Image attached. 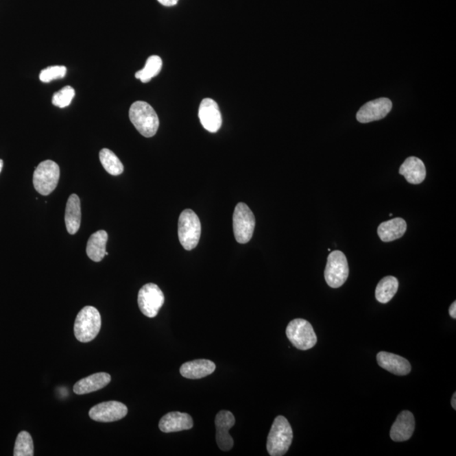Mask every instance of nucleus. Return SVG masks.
Listing matches in <instances>:
<instances>
[{
	"instance_id": "1",
	"label": "nucleus",
	"mask_w": 456,
	"mask_h": 456,
	"mask_svg": "<svg viewBox=\"0 0 456 456\" xmlns=\"http://www.w3.org/2000/svg\"><path fill=\"white\" fill-rule=\"evenodd\" d=\"M131 123L142 136L151 138L158 132L159 118L151 105L145 101H138L130 108Z\"/></svg>"
},
{
	"instance_id": "2",
	"label": "nucleus",
	"mask_w": 456,
	"mask_h": 456,
	"mask_svg": "<svg viewBox=\"0 0 456 456\" xmlns=\"http://www.w3.org/2000/svg\"><path fill=\"white\" fill-rule=\"evenodd\" d=\"M293 433L289 422L283 416H278L274 420L271 431L269 433L267 451L272 456L286 455L293 442Z\"/></svg>"
},
{
	"instance_id": "3",
	"label": "nucleus",
	"mask_w": 456,
	"mask_h": 456,
	"mask_svg": "<svg viewBox=\"0 0 456 456\" xmlns=\"http://www.w3.org/2000/svg\"><path fill=\"white\" fill-rule=\"evenodd\" d=\"M101 326L99 311L93 306H86L80 310L75 319L74 326L75 338L83 343L93 341L99 334Z\"/></svg>"
},
{
	"instance_id": "4",
	"label": "nucleus",
	"mask_w": 456,
	"mask_h": 456,
	"mask_svg": "<svg viewBox=\"0 0 456 456\" xmlns=\"http://www.w3.org/2000/svg\"><path fill=\"white\" fill-rule=\"evenodd\" d=\"M202 235V224L197 215L191 209L184 210L178 220V239L186 250H192L198 245Z\"/></svg>"
},
{
	"instance_id": "5",
	"label": "nucleus",
	"mask_w": 456,
	"mask_h": 456,
	"mask_svg": "<svg viewBox=\"0 0 456 456\" xmlns=\"http://www.w3.org/2000/svg\"><path fill=\"white\" fill-rule=\"evenodd\" d=\"M60 177V169L53 160H43L36 167L34 173V185L36 191L42 195H49L54 191Z\"/></svg>"
},
{
	"instance_id": "6",
	"label": "nucleus",
	"mask_w": 456,
	"mask_h": 456,
	"mask_svg": "<svg viewBox=\"0 0 456 456\" xmlns=\"http://www.w3.org/2000/svg\"><path fill=\"white\" fill-rule=\"evenodd\" d=\"M287 337L295 348L306 351L317 343V335L311 324L304 319L291 320L287 327Z\"/></svg>"
},
{
	"instance_id": "7",
	"label": "nucleus",
	"mask_w": 456,
	"mask_h": 456,
	"mask_svg": "<svg viewBox=\"0 0 456 456\" xmlns=\"http://www.w3.org/2000/svg\"><path fill=\"white\" fill-rule=\"evenodd\" d=\"M349 276V266L346 255L341 251L331 252L327 259L324 278L332 288L341 287Z\"/></svg>"
},
{
	"instance_id": "8",
	"label": "nucleus",
	"mask_w": 456,
	"mask_h": 456,
	"mask_svg": "<svg viewBox=\"0 0 456 456\" xmlns=\"http://www.w3.org/2000/svg\"><path fill=\"white\" fill-rule=\"evenodd\" d=\"M255 228V217L249 206L244 203H239L233 214V232L237 242L249 243L253 237Z\"/></svg>"
},
{
	"instance_id": "9",
	"label": "nucleus",
	"mask_w": 456,
	"mask_h": 456,
	"mask_svg": "<svg viewBox=\"0 0 456 456\" xmlns=\"http://www.w3.org/2000/svg\"><path fill=\"white\" fill-rule=\"evenodd\" d=\"M165 302L163 291L154 283H147L138 293V305L141 311L148 318H155Z\"/></svg>"
},
{
	"instance_id": "10",
	"label": "nucleus",
	"mask_w": 456,
	"mask_h": 456,
	"mask_svg": "<svg viewBox=\"0 0 456 456\" xmlns=\"http://www.w3.org/2000/svg\"><path fill=\"white\" fill-rule=\"evenodd\" d=\"M127 413L128 408L125 405L115 400L97 404L89 411L90 418L100 422L121 420Z\"/></svg>"
},
{
	"instance_id": "11",
	"label": "nucleus",
	"mask_w": 456,
	"mask_h": 456,
	"mask_svg": "<svg viewBox=\"0 0 456 456\" xmlns=\"http://www.w3.org/2000/svg\"><path fill=\"white\" fill-rule=\"evenodd\" d=\"M392 103L389 98L381 97L368 101L357 114V121L368 123L385 118L392 111Z\"/></svg>"
},
{
	"instance_id": "12",
	"label": "nucleus",
	"mask_w": 456,
	"mask_h": 456,
	"mask_svg": "<svg viewBox=\"0 0 456 456\" xmlns=\"http://www.w3.org/2000/svg\"><path fill=\"white\" fill-rule=\"evenodd\" d=\"M235 416L229 411H219L215 424H216V440L219 448L222 451H229L232 450L235 441L230 435L229 430L235 424Z\"/></svg>"
},
{
	"instance_id": "13",
	"label": "nucleus",
	"mask_w": 456,
	"mask_h": 456,
	"mask_svg": "<svg viewBox=\"0 0 456 456\" xmlns=\"http://www.w3.org/2000/svg\"><path fill=\"white\" fill-rule=\"evenodd\" d=\"M199 118L200 123L207 131L216 133L221 129L222 118L218 105L211 98H205L200 105Z\"/></svg>"
},
{
	"instance_id": "14",
	"label": "nucleus",
	"mask_w": 456,
	"mask_h": 456,
	"mask_svg": "<svg viewBox=\"0 0 456 456\" xmlns=\"http://www.w3.org/2000/svg\"><path fill=\"white\" fill-rule=\"evenodd\" d=\"M194 426L191 415L184 412L173 411L163 416L159 422L160 431L166 433L189 430Z\"/></svg>"
},
{
	"instance_id": "15",
	"label": "nucleus",
	"mask_w": 456,
	"mask_h": 456,
	"mask_svg": "<svg viewBox=\"0 0 456 456\" xmlns=\"http://www.w3.org/2000/svg\"><path fill=\"white\" fill-rule=\"evenodd\" d=\"M415 429V418L409 411H403L397 417L390 429V437L395 442L410 440Z\"/></svg>"
},
{
	"instance_id": "16",
	"label": "nucleus",
	"mask_w": 456,
	"mask_h": 456,
	"mask_svg": "<svg viewBox=\"0 0 456 456\" xmlns=\"http://www.w3.org/2000/svg\"><path fill=\"white\" fill-rule=\"evenodd\" d=\"M377 362L379 366L387 370L389 373L405 376L410 374L411 370L409 361L396 354L381 352L377 355Z\"/></svg>"
},
{
	"instance_id": "17",
	"label": "nucleus",
	"mask_w": 456,
	"mask_h": 456,
	"mask_svg": "<svg viewBox=\"0 0 456 456\" xmlns=\"http://www.w3.org/2000/svg\"><path fill=\"white\" fill-rule=\"evenodd\" d=\"M216 364L207 359H197L182 365L180 374L182 377L189 379L205 378L216 370Z\"/></svg>"
},
{
	"instance_id": "18",
	"label": "nucleus",
	"mask_w": 456,
	"mask_h": 456,
	"mask_svg": "<svg viewBox=\"0 0 456 456\" xmlns=\"http://www.w3.org/2000/svg\"><path fill=\"white\" fill-rule=\"evenodd\" d=\"M399 173L411 184H422L427 175L424 163L415 156H411L405 160L400 167Z\"/></svg>"
},
{
	"instance_id": "19",
	"label": "nucleus",
	"mask_w": 456,
	"mask_h": 456,
	"mask_svg": "<svg viewBox=\"0 0 456 456\" xmlns=\"http://www.w3.org/2000/svg\"><path fill=\"white\" fill-rule=\"evenodd\" d=\"M111 381V375L107 373H97L80 379L74 385V392L77 395H85L97 392L107 386Z\"/></svg>"
},
{
	"instance_id": "20",
	"label": "nucleus",
	"mask_w": 456,
	"mask_h": 456,
	"mask_svg": "<svg viewBox=\"0 0 456 456\" xmlns=\"http://www.w3.org/2000/svg\"><path fill=\"white\" fill-rule=\"evenodd\" d=\"M64 221L69 235H74L79 231L82 222V206L77 195L72 194L69 197Z\"/></svg>"
},
{
	"instance_id": "21",
	"label": "nucleus",
	"mask_w": 456,
	"mask_h": 456,
	"mask_svg": "<svg viewBox=\"0 0 456 456\" xmlns=\"http://www.w3.org/2000/svg\"><path fill=\"white\" fill-rule=\"evenodd\" d=\"M407 222L403 218H394L392 220L382 222L378 228L379 239L383 242L389 243L399 239L407 232Z\"/></svg>"
},
{
	"instance_id": "22",
	"label": "nucleus",
	"mask_w": 456,
	"mask_h": 456,
	"mask_svg": "<svg viewBox=\"0 0 456 456\" xmlns=\"http://www.w3.org/2000/svg\"><path fill=\"white\" fill-rule=\"evenodd\" d=\"M108 239V232L100 230L91 235L86 245V254L91 261L100 262L106 255V245Z\"/></svg>"
},
{
	"instance_id": "23",
	"label": "nucleus",
	"mask_w": 456,
	"mask_h": 456,
	"mask_svg": "<svg viewBox=\"0 0 456 456\" xmlns=\"http://www.w3.org/2000/svg\"><path fill=\"white\" fill-rule=\"evenodd\" d=\"M399 282L395 276H386L379 283L375 297L381 304H387L398 291Z\"/></svg>"
},
{
	"instance_id": "24",
	"label": "nucleus",
	"mask_w": 456,
	"mask_h": 456,
	"mask_svg": "<svg viewBox=\"0 0 456 456\" xmlns=\"http://www.w3.org/2000/svg\"><path fill=\"white\" fill-rule=\"evenodd\" d=\"M99 158L101 165L109 174L119 176L123 173V165L121 160L110 149L107 148L101 149Z\"/></svg>"
},
{
	"instance_id": "25",
	"label": "nucleus",
	"mask_w": 456,
	"mask_h": 456,
	"mask_svg": "<svg viewBox=\"0 0 456 456\" xmlns=\"http://www.w3.org/2000/svg\"><path fill=\"white\" fill-rule=\"evenodd\" d=\"M163 67V60L159 56H152L145 62V67L136 72V78L141 82L148 83L158 75Z\"/></svg>"
},
{
	"instance_id": "26",
	"label": "nucleus",
	"mask_w": 456,
	"mask_h": 456,
	"mask_svg": "<svg viewBox=\"0 0 456 456\" xmlns=\"http://www.w3.org/2000/svg\"><path fill=\"white\" fill-rule=\"evenodd\" d=\"M14 456L34 455V444L31 434L27 431L18 434L14 448Z\"/></svg>"
},
{
	"instance_id": "27",
	"label": "nucleus",
	"mask_w": 456,
	"mask_h": 456,
	"mask_svg": "<svg viewBox=\"0 0 456 456\" xmlns=\"http://www.w3.org/2000/svg\"><path fill=\"white\" fill-rule=\"evenodd\" d=\"M75 96V89L71 86H67L53 94L52 103L58 108H67L71 104L73 98H74Z\"/></svg>"
},
{
	"instance_id": "28",
	"label": "nucleus",
	"mask_w": 456,
	"mask_h": 456,
	"mask_svg": "<svg viewBox=\"0 0 456 456\" xmlns=\"http://www.w3.org/2000/svg\"><path fill=\"white\" fill-rule=\"evenodd\" d=\"M67 69L65 67H51L43 69L40 73L39 79L42 82L49 83L54 80L64 78L67 75Z\"/></svg>"
},
{
	"instance_id": "29",
	"label": "nucleus",
	"mask_w": 456,
	"mask_h": 456,
	"mask_svg": "<svg viewBox=\"0 0 456 456\" xmlns=\"http://www.w3.org/2000/svg\"><path fill=\"white\" fill-rule=\"evenodd\" d=\"M158 1L164 6L171 7L176 5L178 0H158Z\"/></svg>"
},
{
	"instance_id": "30",
	"label": "nucleus",
	"mask_w": 456,
	"mask_h": 456,
	"mask_svg": "<svg viewBox=\"0 0 456 456\" xmlns=\"http://www.w3.org/2000/svg\"><path fill=\"white\" fill-rule=\"evenodd\" d=\"M448 313L450 315L453 319H456V302H454L453 304L451 305L450 309H448Z\"/></svg>"
},
{
	"instance_id": "31",
	"label": "nucleus",
	"mask_w": 456,
	"mask_h": 456,
	"mask_svg": "<svg viewBox=\"0 0 456 456\" xmlns=\"http://www.w3.org/2000/svg\"><path fill=\"white\" fill-rule=\"evenodd\" d=\"M451 406L455 410H456V393H455L453 397H452Z\"/></svg>"
},
{
	"instance_id": "32",
	"label": "nucleus",
	"mask_w": 456,
	"mask_h": 456,
	"mask_svg": "<svg viewBox=\"0 0 456 456\" xmlns=\"http://www.w3.org/2000/svg\"><path fill=\"white\" fill-rule=\"evenodd\" d=\"M3 160L0 159V173H1V171L3 169Z\"/></svg>"
}]
</instances>
